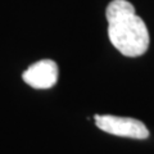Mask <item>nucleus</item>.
<instances>
[{
  "label": "nucleus",
  "instance_id": "obj_1",
  "mask_svg": "<svg viewBox=\"0 0 154 154\" xmlns=\"http://www.w3.org/2000/svg\"><path fill=\"white\" fill-rule=\"evenodd\" d=\"M108 37L112 45L125 57H140L149 48V31L127 0H113L105 11Z\"/></svg>",
  "mask_w": 154,
  "mask_h": 154
},
{
  "label": "nucleus",
  "instance_id": "obj_2",
  "mask_svg": "<svg viewBox=\"0 0 154 154\" xmlns=\"http://www.w3.org/2000/svg\"><path fill=\"white\" fill-rule=\"evenodd\" d=\"M95 123L102 131L110 135L130 139H148L149 130L141 121L131 117H118L112 114H96Z\"/></svg>",
  "mask_w": 154,
  "mask_h": 154
},
{
  "label": "nucleus",
  "instance_id": "obj_3",
  "mask_svg": "<svg viewBox=\"0 0 154 154\" xmlns=\"http://www.w3.org/2000/svg\"><path fill=\"white\" fill-rule=\"evenodd\" d=\"M58 64L51 59H42L33 63L23 72V81L33 89H50L58 81Z\"/></svg>",
  "mask_w": 154,
  "mask_h": 154
}]
</instances>
